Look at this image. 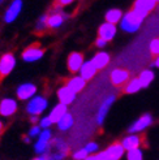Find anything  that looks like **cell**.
Segmentation results:
<instances>
[{"label":"cell","instance_id":"6da1fadb","mask_svg":"<svg viewBox=\"0 0 159 160\" xmlns=\"http://www.w3.org/2000/svg\"><path fill=\"white\" fill-rule=\"evenodd\" d=\"M145 17H142L141 14H138L136 11L132 9L125 14V17L121 22V28L126 31H136L142 23V20Z\"/></svg>","mask_w":159,"mask_h":160},{"label":"cell","instance_id":"7a4b0ae2","mask_svg":"<svg viewBox=\"0 0 159 160\" xmlns=\"http://www.w3.org/2000/svg\"><path fill=\"white\" fill-rule=\"evenodd\" d=\"M131 81V73L125 69H115L111 73V82L119 89H124Z\"/></svg>","mask_w":159,"mask_h":160},{"label":"cell","instance_id":"3957f363","mask_svg":"<svg viewBox=\"0 0 159 160\" xmlns=\"http://www.w3.org/2000/svg\"><path fill=\"white\" fill-rule=\"evenodd\" d=\"M121 145H123L124 150H128V151L137 150V148L141 147V146L146 147V146H147V143H146V134L129 135V137H126V138L123 141Z\"/></svg>","mask_w":159,"mask_h":160},{"label":"cell","instance_id":"277c9868","mask_svg":"<svg viewBox=\"0 0 159 160\" xmlns=\"http://www.w3.org/2000/svg\"><path fill=\"white\" fill-rule=\"evenodd\" d=\"M46 108H47V100L43 97H35V98H33L29 102V104L26 107V111L31 116H37L38 117Z\"/></svg>","mask_w":159,"mask_h":160},{"label":"cell","instance_id":"5b68a950","mask_svg":"<svg viewBox=\"0 0 159 160\" xmlns=\"http://www.w3.org/2000/svg\"><path fill=\"white\" fill-rule=\"evenodd\" d=\"M16 67V59L12 53H5L0 59V79H3Z\"/></svg>","mask_w":159,"mask_h":160},{"label":"cell","instance_id":"8992f818","mask_svg":"<svg viewBox=\"0 0 159 160\" xmlns=\"http://www.w3.org/2000/svg\"><path fill=\"white\" fill-rule=\"evenodd\" d=\"M43 53H44V51L39 47L38 43H35V44H31L30 47H28V48L22 52V59L28 62H33V61H37L41 59Z\"/></svg>","mask_w":159,"mask_h":160},{"label":"cell","instance_id":"52a82bcc","mask_svg":"<svg viewBox=\"0 0 159 160\" xmlns=\"http://www.w3.org/2000/svg\"><path fill=\"white\" fill-rule=\"evenodd\" d=\"M68 70L70 73H77L84 65V55L81 52H72L68 56Z\"/></svg>","mask_w":159,"mask_h":160},{"label":"cell","instance_id":"ba28073f","mask_svg":"<svg viewBox=\"0 0 159 160\" xmlns=\"http://www.w3.org/2000/svg\"><path fill=\"white\" fill-rule=\"evenodd\" d=\"M21 9H22V2H21V0H16V2H13V3L9 5V8L7 9V12H5L4 21H5L7 23L13 22L16 18H17V16L20 14Z\"/></svg>","mask_w":159,"mask_h":160},{"label":"cell","instance_id":"9c48e42d","mask_svg":"<svg viewBox=\"0 0 159 160\" xmlns=\"http://www.w3.org/2000/svg\"><path fill=\"white\" fill-rule=\"evenodd\" d=\"M105 154H106L108 160H120L121 156L124 155V147H123L121 143L114 142L112 145H110L107 147V150L105 151Z\"/></svg>","mask_w":159,"mask_h":160},{"label":"cell","instance_id":"30bf717a","mask_svg":"<svg viewBox=\"0 0 159 160\" xmlns=\"http://www.w3.org/2000/svg\"><path fill=\"white\" fill-rule=\"evenodd\" d=\"M17 111V103L13 99H3L0 102V115L4 117H9L12 116L14 112Z\"/></svg>","mask_w":159,"mask_h":160},{"label":"cell","instance_id":"8fae6325","mask_svg":"<svg viewBox=\"0 0 159 160\" xmlns=\"http://www.w3.org/2000/svg\"><path fill=\"white\" fill-rule=\"evenodd\" d=\"M37 92V86L33 83H22L17 89V98L21 100H26L31 97H34Z\"/></svg>","mask_w":159,"mask_h":160},{"label":"cell","instance_id":"7c38bea8","mask_svg":"<svg viewBox=\"0 0 159 160\" xmlns=\"http://www.w3.org/2000/svg\"><path fill=\"white\" fill-rule=\"evenodd\" d=\"M116 34V28L115 25H111V23H103L100 25L99 30H98V38L103 39V41L106 42H110L111 39H112Z\"/></svg>","mask_w":159,"mask_h":160},{"label":"cell","instance_id":"4fadbf2b","mask_svg":"<svg viewBox=\"0 0 159 160\" xmlns=\"http://www.w3.org/2000/svg\"><path fill=\"white\" fill-rule=\"evenodd\" d=\"M156 5V2H146V0H140L136 2L133 5L132 9L136 11L138 14H141L142 17H146L147 12H150L151 9H154V7Z\"/></svg>","mask_w":159,"mask_h":160},{"label":"cell","instance_id":"5bb4252c","mask_svg":"<svg viewBox=\"0 0 159 160\" xmlns=\"http://www.w3.org/2000/svg\"><path fill=\"white\" fill-rule=\"evenodd\" d=\"M65 115H67V106H64V104H58V106H55V108L51 111L49 118H50V121H51L52 124H58Z\"/></svg>","mask_w":159,"mask_h":160},{"label":"cell","instance_id":"9a60e30c","mask_svg":"<svg viewBox=\"0 0 159 160\" xmlns=\"http://www.w3.org/2000/svg\"><path fill=\"white\" fill-rule=\"evenodd\" d=\"M74 92L70 91L68 87H61V89H59L58 91V97H59V100H60V104H64V106H68L70 104L73 100H74Z\"/></svg>","mask_w":159,"mask_h":160},{"label":"cell","instance_id":"2e32d148","mask_svg":"<svg viewBox=\"0 0 159 160\" xmlns=\"http://www.w3.org/2000/svg\"><path fill=\"white\" fill-rule=\"evenodd\" d=\"M151 116L150 115H144L142 117H140L136 122H134L131 128H129V132L131 133H136V132H141L142 129H145L146 126H149L151 124Z\"/></svg>","mask_w":159,"mask_h":160},{"label":"cell","instance_id":"e0dca14e","mask_svg":"<svg viewBox=\"0 0 159 160\" xmlns=\"http://www.w3.org/2000/svg\"><path fill=\"white\" fill-rule=\"evenodd\" d=\"M85 82L86 81H84L81 77H73V78L67 79L65 81V87H68L70 91H73L74 94H77L85 87Z\"/></svg>","mask_w":159,"mask_h":160},{"label":"cell","instance_id":"ac0fdd59","mask_svg":"<svg viewBox=\"0 0 159 160\" xmlns=\"http://www.w3.org/2000/svg\"><path fill=\"white\" fill-rule=\"evenodd\" d=\"M91 62L94 64V67L97 68V70L103 69V68H105L107 64L110 62V56H108V53H106V52H99V53H97V55H95L94 58H93Z\"/></svg>","mask_w":159,"mask_h":160},{"label":"cell","instance_id":"d6986e66","mask_svg":"<svg viewBox=\"0 0 159 160\" xmlns=\"http://www.w3.org/2000/svg\"><path fill=\"white\" fill-rule=\"evenodd\" d=\"M95 73H97V68L94 67V64L91 61L85 62L82 65V68H81V78L84 79V81L91 79Z\"/></svg>","mask_w":159,"mask_h":160},{"label":"cell","instance_id":"ffe728a7","mask_svg":"<svg viewBox=\"0 0 159 160\" xmlns=\"http://www.w3.org/2000/svg\"><path fill=\"white\" fill-rule=\"evenodd\" d=\"M64 17H65L64 13H59V12L49 16V17H47V28H50V29L59 28L63 23V21H64Z\"/></svg>","mask_w":159,"mask_h":160},{"label":"cell","instance_id":"44dd1931","mask_svg":"<svg viewBox=\"0 0 159 160\" xmlns=\"http://www.w3.org/2000/svg\"><path fill=\"white\" fill-rule=\"evenodd\" d=\"M141 82H140V79L138 78H133V79H131V81L128 82V85H126L124 89H123V91L125 92V94H133V92H137L140 89H141Z\"/></svg>","mask_w":159,"mask_h":160},{"label":"cell","instance_id":"7402d4cb","mask_svg":"<svg viewBox=\"0 0 159 160\" xmlns=\"http://www.w3.org/2000/svg\"><path fill=\"white\" fill-rule=\"evenodd\" d=\"M120 18H121L120 9H110L106 13V21H107V23H111V25H115L116 22H119Z\"/></svg>","mask_w":159,"mask_h":160},{"label":"cell","instance_id":"603a6c76","mask_svg":"<svg viewBox=\"0 0 159 160\" xmlns=\"http://www.w3.org/2000/svg\"><path fill=\"white\" fill-rule=\"evenodd\" d=\"M114 99H115L114 97H110L108 99H106V102H105V103H103V106L100 107L99 113H98V124H102V122H103V118H105V116H106V113H107V111H108L110 106L112 104Z\"/></svg>","mask_w":159,"mask_h":160},{"label":"cell","instance_id":"cb8c5ba5","mask_svg":"<svg viewBox=\"0 0 159 160\" xmlns=\"http://www.w3.org/2000/svg\"><path fill=\"white\" fill-rule=\"evenodd\" d=\"M153 78H154V73L151 70H144L142 73L140 74L138 79H140V82H141V86L142 87H146L150 85V82L153 81Z\"/></svg>","mask_w":159,"mask_h":160},{"label":"cell","instance_id":"d4e9b609","mask_svg":"<svg viewBox=\"0 0 159 160\" xmlns=\"http://www.w3.org/2000/svg\"><path fill=\"white\" fill-rule=\"evenodd\" d=\"M72 124H73V117H72V115L67 113V115L58 122V126H59L60 130H67V129H69V128L72 126Z\"/></svg>","mask_w":159,"mask_h":160},{"label":"cell","instance_id":"484cf974","mask_svg":"<svg viewBox=\"0 0 159 160\" xmlns=\"http://www.w3.org/2000/svg\"><path fill=\"white\" fill-rule=\"evenodd\" d=\"M35 152H38V154H43V152H46L47 150L50 148V143H47V142H42V141H38L37 143H35Z\"/></svg>","mask_w":159,"mask_h":160},{"label":"cell","instance_id":"4316f807","mask_svg":"<svg viewBox=\"0 0 159 160\" xmlns=\"http://www.w3.org/2000/svg\"><path fill=\"white\" fill-rule=\"evenodd\" d=\"M126 159H128V160H142V152H141V150L137 148V150L128 151Z\"/></svg>","mask_w":159,"mask_h":160},{"label":"cell","instance_id":"83f0119b","mask_svg":"<svg viewBox=\"0 0 159 160\" xmlns=\"http://www.w3.org/2000/svg\"><path fill=\"white\" fill-rule=\"evenodd\" d=\"M150 52H151L153 56H159V38H155L150 43Z\"/></svg>","mask_w":159,"mask_h":160},{"label":"cell","instance_id":"f1b7e54d","mask_svg":"<svg viewBox=\"0 0 159 160\" xmlns=\"http://www.w3.org/2000/svg\"><path fill=\"white\" fill-rule=\"evenodd\" d=\"M47 17L49 16H42L41 18H39L38 23H37V31H43L46 28H47Z\"/></svg>","mask_w":159,"mask_h":160},{"label":"cell","instance_id":"f546056e","mask_svg":"<svg viewBox=\"0 0 159 160\" xmlns=\"http://www.w3.org/2000/svg\"><path fill=\"white\" fill-rule=\"evenodd\" d=\"M50 139H51V132L49 129H46L41 133V135H39V139L38 141H42V142H47L50 143Z\"/></svg>","mask_w":159,"mask_h":160},{"label":"cell","instance_id":"4dcf8cb0","mask_svg":"<svg viewBox=\"0 0 159 160\" xmlns=\"http://www.w3.org/2000/svg\"><path fill=\"white\" fill-rule=\"evenodd\" d=\"M73 158H74V160H85V159L87 158V151H86V148H82V150L77 151V152L73 155Z\"/></svg>","mask_w":159,"mask_h":160},{"label":"cell","instance_id":"1f68e13d","mask_svg":"<svg viewBox=\"0 0 159 160\" xmlns=\"http://www.w3.org/2000/svg\"><path fill=\"white\" fill-rule=\"evenodd\" d=\"M37 135H41V126L34 125L29 130V137H37Z\"/></svg>","mask_w":159,"mask_h":160},{"label":"cell","instance_id":"d6a6232c","mask_svg":"<svg viewBox=\"0 0 159 160\" xmlns=\"http://www.w3.org/2000/svg\"><path fill=\"white\" fill-rule=\"evenodd\" d=\"M51 124H52V122L50 121V118H49V117H44V118L41 120V128H43L44 130H46L49 126H51Z\"/></svg>","mask_w":159,"mask_h":160},{"label":"cell","instance_id":"836d02e7","mask_svg":"<svg viewBox=\"0 0 159 160\" xmlns=\"http://www.w3.org/2000/svg\"><path fill=\"white\" fill-rule=\"evenodd\" d=\"M95 150H98V146L95 145V143H89V145L86 146V151H87V152H94Z\"/></svg>","mask_w":159,"mask_h":160},{"label":"cell","instance_id":"e575fe53","mask_svg":"<svg viewBox=\"0 0 159 160\" xmlns=\"http://www.w3.org/2000/svg\"><path fill=\"white\" fill-rule=\"evenodd\" d=\"M70 3H72L70 0H67V2H56V3H55V8H56V7H61V5H68Z\"/></svg>","mask_w":159,"mask_h":160},{"label":"cell","instance_id":"d590c367","mask_svg":"<svg viewBox=\"0 0 159 160\" xmlns=\"http://www.w3.org/2000/svg\"><path fill=\"white\" fill-rule=\"evenodd\" d=\"M106 43H107V42H106V41H103V39H100V38H98L97 41H95V44H97L98 47H103Z\"/></svg>","mask_w":159,"mask_h":160},{"label":"cell","instance_id":"8d00e7d4","mask_svg":"<svg viewBox=\"0 0 159 160\" xmlns=\"http://www.w3.org/2000/svg\"><path fill=\"white\" fill-rule=\"evenodd\" d=\"M97 160H108V159H107V156H106L105 152H99L97 155Z\"/></svg>","mask_w":159,"mask_h":160},{"label":"cell","instance_id":"74e56055","mask_svg":"<svg viewBox=\"0 0 159 160\" xmlns=\"http://www.w3.org/2000/svg\"><path fill=\"white\" fill-rule=\"evenodd\" d=\"M33 160H50V158L47 156V155H41V156H38V158H34Z\"/></svg>","mask_w":159,"mask_h":160},{"label":"cell","instance_id":"f35d334b","mask_svg":"<svg viewBox=\"0 0 159 160\" xmlns=\"http://www.w3.org/2000/svg\"><path fill=\"white\" fill-rule=\"evenodd\" d=\"M30 121L33 122V124H37V121H38V117H37V116H31V117H30Z\"/></svg>","mask_w":159,"mask_h":160},{"label":"cell","instance_id":"ab89813d","mask_svg":"<svg viewBox=\"0 0 159 160\" xmlns=\"http://www.w3.org/2000/svg\"><path fill=\"white\" fill-rule=\"evenodd\" d=\"M85 160H97V155H91V156H87Z\"/></svg>","mask_w":159,"mask_h":160},{"label":"cell","instance_id":"60d3db41","mask_svg":"<svg viewBox=\"0 0 159 160\" xmlns=\"http://www.w3.org/2000/svg\"><path fill=\"white\" fill-rule=\"evenodd\" d=\"M23 142L29 143V142H30V137H23Z\"/></svg>","mask_w":159,"mask_h":160},{"label":"cell","instance_id":"b9f144b4","mask_svg":"<svg viewBox=\"0 0 159 160\" xmlns=\"http://www.w3.org/2000/svg\"><path fill=\"white\" fill-rule=\"evenodd\" d=\"M155 67H158V68H159V56H158L156 60H155Z\"/></svg>","mask_w":159,"mask_h":160},{"label":"cell","instance_id":"7bdbcfd3","mask_svg":"<svg viewBox=\"0 0 159 160\" xmlns=\"http://www.w3.org/2000/svg\"><path fill=\"white\" fill-rule=\"evenodd\" d=\"M2 132H3V122L0 121V133H2Z\"/></svg>","mask_w":159,"mask_h":160},{"label":"cell","instance_id":"ee69618b","mask_svg":"<svg viewBox=\"0 0 159 160\" xmlns=\"http://www.w3.org/2000/svg\"><path fill=\"white\" fill-rule=\"evenodd\" d=\"M0 4H2V2H0Z\"/></svg>","mask_w":159,"mask_h":160}]
</instances>
